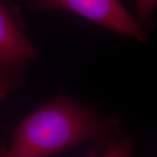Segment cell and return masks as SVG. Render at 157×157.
<instances>
[{"instance_id":"obj_2","label":"cell","mask_w":157,"mask_h":157,"mask_svg":"<svg viewBox=\"0 0 157 157\" xmlns=\"http://www.w3.org/2000/svg\"><path fill=\"white\" fill-rule=\"evenodd\" d=\"M19 11L7 1H0V101L9 90L20 87L29 60L38 53L23 33Z\"/></svg>"},{"instance_id":"obj_1","label":"cell","mask_w":157,"mask_h":157,"mask_svg":"<svg viewBox=\"0 0 157 157\" xmlns=\"http://www.w3.org/2000/svg\"><path fill=\"white\" fill-rule=\"evenodd\" d=\"M86 142L94 143L105 156H127L132 145L117 120L101 119L94 110L60 95L20 124L3 154L46 156Z\"/></svg>"},{"instance_id":"obj_4","label":"cell","mask_w":157,"mask_h":157,"mask_svg":"<svg viewBox=\"0 0 157 157\" xmlns=\"http://www.w3.org/2000/svg\"><path fill=\"white\" fill-rule=\"evenodd\" d=\"M137 9V21L142 25L153 14L156 7L157 0H135Z\"/></svg>"},{"instance_id":"obj_3","label":"cell","mask_w":157,"mask_h":157,"mask_svg":"<svg viewBox=\"0 0 157 157\" xmlns=\"http://www.w3.org/2000/svg\"><path fill=\"white\" fill-rule=\"evenodd\" d=\"M30 8L38 10H67L119 34L140 42L147 38L140 23L119 0H27Z\"/></svg>"}]
</instances>
